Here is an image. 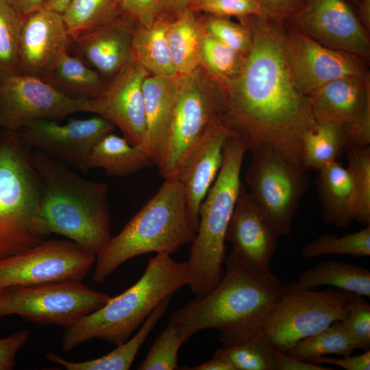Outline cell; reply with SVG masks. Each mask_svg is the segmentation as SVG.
I'll list each match as a JSON object with an SVG mask.
<instances>
[{
  "instance_id": "obj_1",
  "label": "cell",
  "mask_w": 370,
  "mask_h": 370,
  "mask_svg": "<svg viewBox=\"0 0 370 370\" xmlns=\"http://www.w3.org/2000/svg\"><path fill=\"white\" fill-rule=\"evenodd\" d=\"M239 19L250 30L251 47L240 73L221 86L222 121L245 141L248 151L268 144L304 169L302 137L317 123L308 97L296 86L284 58L283 20L265 14Z\"/></svg>"
},
{
  "instance_id": "obj_2",
  "label": "cell",
  "mask_w": 370,
  "mask_h": 370,
  "mask_svg": "<svg viewBox=\"0 0 370 370\" xmlns=\"http://www.w3.org/2000/svg\"><path fill=\"white\" fill-rule=\"evenodd\" d=\"M224 264L225 272L211 291L195 297L169 317L184 342L201 330L215 329L222 346L241 343L262 330L279 298L282 284L274 275L255 271L234 250Z\"/></svg>"
},
{
  "instance_id": "obj_3",
  "label": "cell",
  "mask_w": 370,
  "mask_h": 370,
  "mask_svg": "<svg viewBox=\"0 0 370 370\" xmlns=\"http://www.w3.org/2000/svg\"><path fill=\"white\" fill-rule=\"evenodd\" d=\"M31 162L42 182V214L50 233L96 256L112 237L108 184L85 179L39 150L32 149Z\"/></svg>"
},
{
  "instance_id": "obj_4",
  "label": "cell",
  "mask_w": 370,
  "mask_h": 370,
  "mask_svg": "<svg viewBox=\"0 0 370 370\" xmlns=\"http://www.w3.org/2000/svg\"><path fill=\"white\" fill-rule=\"evenodd\" d=\"M188 283L186 262H177L169 254H157L149 260L134 285L66 328L62 349L68 352L93 338L116 346L125 342L161 301Z\"/></svg>"
},
{
  "instance_id": "obj_5",
  "label": "cell",
  "mask_w": 370,
  "mask_h": 370,
  "mask_svg": "<svg viewBox=\"0 0 370 370\" xmlns=\"http://www.w3.org/2000/svg\"><path fill=\"white\" fill-rule=\"evenodd\" d=\"M196 232L182 184L164 180L157 193L96 255L93 280L103 282L121 264L142 254H174L191 243Z\"/></svg>"
},
{
  "instance_id": "obj_6",
  "label": "cell",
  "mask_w": 370,
  "mask_h": 370,
  "mask_svg": "<svg viewBox=\"0 0 370 370\" xmlns=\"http://www.w3.org/2000/svg\"><path fill=\"white\" fill-rule=\"evenodd\" d=\"M32 149L17 132L0 128V260L49 238L43 188Z\"/></svg>"
},
{
  "instance_id": "obj_7",
  "label": "cell",
  "mask_w": 370,
  "mask_h": 370,
  "mask_svg": "<svg viewBox=\"0 0 370 370\" xmlns=\"http://www.w3.org/2000/svg\"><path fill=\"white\" fill-rule=\"evenodd\" d=\"M248 151L245 141L232 134L223 148L219 172L199 209V226L187 262L191 293L204 296L221 280L226 254L225 234L242 185L241 171Z\"/></svg>"
},
{
  "instance_id": "obj_8",
  "label": "cell",
  "mask_w": 370,
  "mask_h": 370,
  "mask_svg": "<svg viewBox=\"0 0 370 370\" xmlns=\"http://www.w3.org/2000/svg\"><path fill=\"white\" fill-rule=\"evenodd\" d=\"M222 88L201 66L177 76L168 134L157 166L164 180L177 178L193 147L222 119Z\"/></svg>"
},
{
  "instance_id": "obj_9",
  "label": "cell",
  "mask_w": 370,
  "mask_h": 370,
  "mask_svg": "<svg viewBox=\"0 0 370 370\" xmlns=\"http://www.w3.org/2000/svg\"><path fill=\"white\" fill-rule=\"evenodd\" d=\"M352 293L337 288L307 289L297 282L282 284L281 294L268 312L262 331L271 345L286 353L300 340L343 321Z\"/></svg>"
},
{
  "instance_id": "obj_10",
  "label": "cell",
  "mask_w": 370,
  "mask_h": 370,
  "mask_svg": "<svg viewBox=\"0 0 370 370\" xmlns=\"http://www.w3.org/2000/svg\"><path fill=\"white\" fill-rule=\"evenodd\" d=\"M245 173L249 193L259 210L280 236L293 230V220L307 191V171L286 160L268 144L258 145Z\"/></svg>"
},
{
  "instance_id": "obj_11",
  "label": "cell",
  "mask_w": 370,
  "mask_h": 370,
  "mask_svg": "<svg viewBox=\"0 0 370 370\" xmlns=\"http://www.w3.org/2000/svg\"><path fill=\"white\" fill-rule=\"evenodd\" d=\"M110 298L76 280L11 286L0 293V318L17 315L36 324L67 328Z\"/></svg>"
},
{
  "instance_id": "obj_12",
  "label": "cell",
  "mask_w": 370,
  "mask_h": 370,
  "mask_svg": "<svg viewBox=\"0 0 370 370\" xmlns=\"http://www.w3.org/2000/svg\"><path fill=\"white\" fill-rule=\"evenodd\" d=\"M95 262V256L69 239L47 238L0 260V289L82 281Z\"/></svg>"
},
{
  "instance_id": "obj_13",
  "label": "cell",
  "mask_w": 370,
  "mask_h": 370,
  "mask_svg": "<svg viewBox=\"0 0 370 370\" xmlns=\"http://www.w3.org/2000/svg\"><path fill=\"white\" fill-rule=\"evenodd\" d=\"M280 32L288 70L299 90L307 97L338 78L369 75L364 60L321 45L285 20Z\"/></svg>"
},
{
  "instance_id": "obj_14",
  "label": "cell",
  "mask_w": 370,
  "mask_h": 370,
  "mask_svg": "<svg viewBox=\"0 0 370 370\" xmlns=\"http://www.w3.org/2000/svg\"><path fill=\"white\" fill-rule=\"evenodd\" d=\"M94 113L92 99L69 97L41 78L15 74L0 81V128L18 131L38 119Z\"/></svg>"
},
{
  "instance_id": "obj_15",
  "label": "cell",
  "mask_w": 370,
  "mask_h": 370,
  "mask_svg": "<svg viewBox=\"0 0 370 370\" xmlns=\"http://www.w3.org/2000/svg\"><path fill=\"white\" fill-rule=\"evenodd\" d=\"M284 20L324 47L369 60V34L345 0H305Z\"/></svg>"
},
{
  "instance_id": "obj_16",
  "label": "cell",
  "mask_w": 370,
  "mask_h": 370,
  "mask_svg": "<svg viewBox=\"0 0 370 370\" xmlns=\"http://www.w3.org/2000/svg\"><path fill=\"white\" fill-rule=\"evenodd\" d=\"M115 126L101 116L71 119L64 124L49 119L35 120L17 131L21 141L66 164L86 172L88 154Z\"/></svg>"
},
{
  "instance_id": "obj_17",
  "label": "cell",
  "mask_w": 370,
  "mask_h": 370,
  "mask_svg": "<svg viewBox=\"0 0 370 370\" xmlns=\"http://www.w3.org/2000/svg\"><path fill=\"white\" fill-rule=\"evenodd\" d=\"M308 97L317 123H338L352 145H369L370 75L338 78Z\"/></svg>"
},
{
  "instance_id": "obj_18",
  "label": "cell",
  "mask_w": 370,
  "mask_h": 370,
  "mask_svg": "<svg viewBox=\"0 0 370 370\" xmlns=\"http://www.w3.org/2000/svg\"><path fill=\"white\" fill-rule=\"evenodd\" d=\"M149 73L134 60L92 100L94 113L106 119L133 145L146 150L143 83Z\"/></svg>"
},
{
  "instance_id": "obj_19",
  "label": "cell",
  "mask_w": 370,
  "mask_h": 370,
  "mask_svg": "<svg viewBox=\"0 0 370 370\" xmlns=\"http://www.w3.org/2000/svg\"><path fill=\"white\" fill-rule=\"evenodd\" d=\"M71 39L62 14L41 8L23 19L18 47L20 74L42 79L69 51Z\"/></svg>"
},
{
  "instance_id": "obj_20",
  "label": "cell",
  "mask_w": 370,
  "mask_h": 370,
  "mask_svg": "<svg viewBox=\"0 0 370 370\" xmlns=\"http://www.w3.org/2000/svg\"><path fill=\"white\" fill-rule=\"evenodd\" d=\"M136 23L132 18L121 14L71 40L69 52L110 82L134 60L132 39Z\"/></svg>"
},
{
  "instance_id": "obj_21",
  "label": "cell",
  "mask_w": 370,
  "mask_h": 370,
  "mask_svg": "<svg viewBox=\"0 0 370 370\" xmlns=\"http://www.w3.org/2000/svg\"><path fill=\"white\" fill-rule=\"evenodd\" d=\"M278 237L242 184L225 241L232 244L233 250L253 270L271 276L273 274L270 262L278 246Z\"/></svg>"
},
{
  "instance_id": "obj_22",
  "label": "cell",
  "mask_w": 370,
  "mask_h": 370,
  "mask_svg": "<svg viewBox=\"0 0 370 370\" xmlns=\"http://www.w3.org/2000/svg\"><path fill=\"white\" fill-rule=\"evenodd\" d=\"M232 134L222 119L212 125L193 147L177 174L194 229L199 226V209L223 162V148ZM197 233V232H196Z\"/></svg>"
},
{
  "instance_id": "obj_23",
  "label": "cell",
  "mask_w": 370,
  "mask_h": 370,
  "mask_svg": "<svg viewBox=\"0 0 370 370\" xmlns=\"http://www.w3.org/2000/svg\"><path fill=\"white\" fill-rule=\"evenodd\" d=\"M177 76L166 77L149 75L143 83L146 117V151L156 166L160 162L168 134L175 99Z\"/></svg>"
},
{
  "instance_id": "obj_24",
  "label": "cell",
  "mask_w": 370,
  "mask_h": 370,
  "mask_svg": "<svg viewBox=\"0 0 370 370\" xmlns=\"http://www.w3.org/2000/svg\"><path fill=\"white\" fill-rule=\"evenodd\" d=\"M317 193L325 223L336 227L350 226L354 221V195L350 173L337 161L319 170Z\"/></svg>"
},
{
  "instance_id": "obj_25",
  "label": "cell",
  "mask_w": 370,
  "mask_h": 370,
  "mask_svg": "<svg viewBox=\"0 0 370 370\" xmlns=\"http://www.w3.org/2000/svg\"><path fill=\"white\" fill-rule=\"evenodd\" d=\"M174 16L166 14L149 24L136 23L132 39L134 59L151 75L175 77L167 41V28Z\"/></svg>"
},
{
  "instance_id": "obj_26",
  "label": "cell",
  "mask_w": 370,
  "mask_h": 370,
  "mask_svg": "<svg viewBox=\"0 0 370 370\" xmlns=\"http://www.w3.org/2000/svg\"><path fill=\"white\" fill-rule=\"evenodd\" d=\"M154 165L143 147L130 144L125 138L109 133L98 140L87 158L86 172L103 169L108 175L125 177Z\"/></svg>"
},
{
  "instance_id": "obj_27",
  "label": "cell",
  "mask_w": 370,
  "mask_h": 370,
  "mask_svg": "<svg viewBox=\"0 0 370 370\" xmlns=\"http://www.w3.org/2000/svg\"><path fill=\"white\" fill-rule=\"evenodd\" d=\"M171 297V296H169L158 304L136 334L116 345L114 349L106 355L90 360L72 362L62 358L54 352H48L46 358L67 370H127L131 367L145 339L166 311Z\"/></svg>"
},
{
  "instance_id": "obj_28",
  "label": "cell",
  "mask_w": 370,
  "mask_h": 370,
  "mask_svg": "<svg viewBox=\"0 0 370 370\" xmlns=\"http://www.w3.org/2000/svg\"><path fill=\"white\" fill-rule=\"evenodd\" d=\"M204 34L203 18L190 8L180 12L170 21L167 41L178 75L191 73L200 66Z\"/></svg>"
},
{
  "instance_id": "obj_29",
  "label": "cell",
  "mask_w": 370,
  "mask_h": 370,
  "mask_svg": "<svg viewBox=\"0 0 370 370\" xmlns=\"http://www.w3.org/2000/svg\"><path fill=\"white\" fill-rule=\"evenodd\" d=\"M42 79L69 97L83 99H92L109 83L69 51L59 58Z\"/></svg>"
},
{
  "instance_id": "obj_30",
  "label": "cell",
  "mask_w": 370,
  "mask_h": 370,
  "mask_svg": "<svg viewBox=\"0 0 370 370\" xmlns=\"http://www.w3.org/2000/svg\"><path fill=\"white\" fill-rule=\"evenodd\" d=\"M297 282L307 289L329 286L362 297L370 296L369 271L349 262L321 261L300 273Z\"/></svg>"
},
{
  "instance_id": "obj_31",
  "label": "cell",
  "mask_w": 370,
  "mask_h": 370,
  "mask_svg": "<svg viewBox=\"0 0 370 370\" xmlns=\"http://www.w3.org/2000/svg\"><path fill=\"white\" fill-rule=\"evenodd\" d=\"M350 142L344 127L336 123H317L302 137V165L319 171L346 152Z\"/></svg>"
},
{
  "instance_id": "obj_32",
  "label": "cell",
  "mask_w": 370,
  "mask_h": 370,
  "mask_svg": "<svg viewBox=\"0 0 370 370\" xmlns=\"http://www.w3.org/2000/svg\"><path fill=\"white\" fill-rule=\"evenodd\" d=\"M121 14V0H71L62 16L73 40Z\"/></svg>"
},
{
  "instance_id": "obj_33",
  "label": "cell",
  "mask_w": 370,
  "mask_h": 370,
  "mask_svg": "<svg viewBox=\"0 0 370 370\" xmlns=\"http://www.w3.org/2000/svg\"><path fill=\"white\" fill-rule=\"evenodd\" d=\"M355 349L343 322L336 321L321 332L300 340L286 354L308 361L327 354L347 356Z\"/></svg>"
},
{
  "instance_id": "obj_34",
  "label": "cell",
  "mask_w": 370,
  "mask_h": 370,
  "mask_svg": "<svg viewBox=\"0 0 370 370\" xmlns=\"http://www.w3.org/2000/svg\"><path fill=\"white\" fill-rule=\"evenodd\" d=\"M227 362L234 370H278L272 347L263 331L232 346H222L214 353Z\"/></svg>"
},
{
  "instance_id": "obj_35",
  "label": "cell",
  "mask_w": 370,
  "mask_h": 370,
  "mask_svg": "<svg viewBox=\"0 0 370 370\" xmlns=\"http://www.w3.org/2000/svg\"><path fill=\"white\" fill-rule=\"evenodd\" d=\"M246 56L236 52L205 31L201 49V64L221 87L229 84L241 71Z\"/></svg>"
},
{
  "instance_id": "obj_36",
  "label": "cell",
  "mask_w": 370,
  "mask_h": 370,
  "mask_svg": "<svg viewBox=\"0 0 370 370\" xmlns=\"http://www.w3.org/2000/svg\"><path fill=\"white\" fill-rule=\"evenodd\" d=\"M346 153L353 188L354 221L367 227L370 225V147L350 144Z\"/></svg>"
},
{
  "instance_id": "obj_37",
  "label": "cell",
  "mask_w": 370,
  "mask_h": 370,
  "mask_svg": "<svg viewBox=\"0 0 370 370\" xmlns=\"http://www.w3.org/2000/svg\"><path fill=\"white\" fill-rule=\"evenodd\" d=\"M300 254L307 259L334 254L358 258L369 256L370 225L341 237L331 234L320 236L304 245Z\"/></svg>"
},
{
  "instance_id": "obj_38",
  "label": "cell",
  "mask_w": 370,
  "mask_h": 370,
  "mask_svg": "<svg viewBox=\"0 0 370 370\" xmlns=\"http://www.w3.org/2000/svg\"><path fill=\"white\" fill-rule=\"evenodd\" d=\"M24 18L0 0V81L18 74V47Z\"/></svg>"
},
{
  "instance_id": "obj_39",
  "label": "cell",
  "mask_w": 370,
  "mask_h": 370,
  "mask_svg": "<svg viewBox=\"0 0 370 370\" xmlns=\"http://www.w3.org/2000/svg\"><path fill=\"white\" fill-rule=\"evenodd\" d=\"M184 341L177 329L170 323L153 341L149 352L137 369L176 370L178 366V350Z\"/></svg>"
},
{
  "instance_id": "obj_40",
  "label": "cell",
  "mask_w": 370,
  "mask_h": 370,
  "mask_svg": "<svg viewBox=\"0 0 370 370\" xmlns=\"http://www.w3.org/2000/svg\"><path fill=\"white\" fill-rule=\"evenodd\" d=\"M207 34L247 56L251 47V35L249 27L242 22L234 23L227 17L208 14L203 17Z\"/></svg>"
},
{
  "instance_id": "obj_41",
  "label": "cell",
  "mask_w": 370,
  "mask_h": 370,
  "mask_svg": "<svg viewBox=\"0 0 370 370\" xmlns=\"http://www.w3.org/2000/svg\"><path fill=\"white\" fill-rule=\"evenodd\" d=\"M348 312L343 321L356 349L370 350V305L362 296L352 293Z\"/></svg>"
},
{
  "instance_id": "obj_42",
  "label": "cell",
  "mask_w": 370,
  "mask_h": 370,
  "mask_svg": "<svg viewBox=\"0 0 370 370\" xmlns=\"http://www.w3.org/2000/svg\"><path fill=\"white\" fill-rule=\"evenodd\" d=\"M190 9L197 12H204L224 17L236 16L238 18L264 14L259 0H218L197 4Z\"/></svg>"
},
{
  "instance_id": "obj_43",
  "label": "cell",
  "mask_w": 370,
  "mask_h": 370,
  "mask_svg": "<svg viewBox=\"0 0 370 370\" xmlns=\"http://www.w3.org/2000/svg\"><path fill=\"white\" fill-rule=\"evenodd\" d=\"M121 5L122 14L141 24H149L158 17L169 14L163 0H121Z\"/></svg>"
},
{
  "instance_id": "obj_44",
  "label": "cell",
  "mask_w": 370,
  "mask_h": 370,
  "mask_svg": "<svg viewBox=\"0 0 370 370\" xmlns=\"http://www.w3.org/2000/svg\"><path fill=\"white\" fill-rule=\"evenodd\" d=\"M29 336V330H23L0 338V370L14 368L16 355L25 345Z\"/></svg>"
},
{
  "instance_id": "obj_45",
  "label": "cell",
  "mask_w": 370,
  "mask_h": 370,
  "mask_svg": "<svg viewBox=\"0 0 370 370\" xmlns=\"http://www.w3.org/2000/svg\"><path fill=\"white\" fill-rule=\"evenodd\" d=\"M317 364H330L338 366L345 370H369L370 350L365 351L356 356H344L343 358L326 357L324 356L316 357L308 360Z\"/></svg>"
},
{
  "instance_id": "obj_46",
  "label": "cell",
  "mask_w": 370,
  "mask_h": 370,
  "mask_svg": "<svg viewBox=\"0 0 370 370\" xmlns=\"http://www.w3.org/2000/svg\"><path fill=\"white\" fill-rule=\"evenodd\" d=\"M263 14L278 20L286 18L299 10L305 0H259Z\"/></svg>"
},
{
  "instance_id": "obj_47",
  "label": "cell",
  "mask_w": 370,
  "mask_h": 370,
  "mask_svg": "<svg viewBox=\"0 0 370 370\" xmlns=\"http://www.w3.org/2000/svg\"><path fill=\"white\" fill-rule=\"evenodd\" d=\"M272 347V346H271ZM272 353L278 370H330V367L321 366L308 360H301L286 353L279 352L272 347Z\"/></svg>"
},
{
  "instance_id": "obj_48",
  "label": "cell",
  "mask_w": 370,
  "mask_h": 370,
  "mask_svg": "<svg viewBox=\"0 0 370 370\" xmlns=\"http://www.w3.org/2000/svg\"><path fill=\"white\" fill-rule=\"evenodd\" d=\"M21 16L25 18L29 14L41 9L47 0H5Z\"/></svg>"
},
{
  "instance_id": "obj_49",
  "label": "cell",
  "mask_w": 370,
  "mask_h": 370,
  "mask_svg": "<svg viewBox=\"0 0 370 370\" xmlns=\"http://www.w3.org/2000/svg\"><path fill=\"white\" fill-rule=\"evenodd\" d=\"M191 370H234L233 367L223 359L213 356L208 361L196 367L188 368Z\"/></svg>"
},
{
  "instance_id": "obj_50",
  "label": "cell",
  "mask_w": 370,
  "mask_h": 370,
  "mask_svg": "<svg viewBox=\"0 0 370 370\" xmlns=\"http://www.w3.org/2000/svg\"><path fill=\"white\" fill-rule=\"evenodd\" d=\"M163 1L169 13L175 16L186 9L191 8L196 0H163Z\"/></svg>"
},
{
  "instance_id": "obj_51",
  "label": "cell",
  "mask_w": 370,
  "mask_h": 370,
  "mask_svg": "<svg viewBox=\"0 0 370 370\" xmlns=\"http://www.w3.org/2000/svg\"><path fill=\"white\" fill-rule=\"evenodd\" d=\"M358 17L365 29L369 34L370 32V0H361L358 4Z\"/></svg>"
},
{
  "instance_id": "obj_52",
  "label": "cell",
  "mask_w": 370,
  "mask_h": 370,
  "mask_svg": "<svg viewBox=\"0 0 370 370\" xmlns=\"http://www.w3.org/2000/svg\"><path fill=\"white\" fill-rule=\"evenodd\" d=\"M71 0H47L42 8L63 13Z\"/></svg>"
},
{
  "instance_id": "obj_53",
  "label": "cell",
  "mask_w": 370,
  "mask_h": 370,
  "mask_svg": "<svg viewBox=\"0 0 370 370\" xmlns=\"http://www.w3.org/2000/svg\"><path fill=\"white\" fill-rule=\"evenodd\" d=\"M218 1V0H196L195 3L193 6H194L195 5H197V4H201V3H208V2H212V1Z\"/></svg>"
},
{
  "instance_id": "obj_54",
  "label": "cell",
  "mask_w": 370,
  "mask_h": 370,
  "mask_svg": "<svg viewBox=\"0 0 370 370\" xmlns=\"http://www.w3.org/2000/svg\"><path fill=\"white\" fill-rule=\"evenodd\" d=\"M347 1L357 5L361 1V0H347Z\"/></svg>"
},
{
  "instance_id": "obj_55",
  "label": "cell",
  "mask_w": 370,
  "mask_h": 370,
  "mask_svg": "<svg viewBox=\"0 0 370 370\" xmlns=\"http://www.w3.org/2000/svg\"><path fill=\"white\" fill-rule=\"evenodd\" d=\"M1 291H2V289H0V293H1Z\"/></svg>"
}]
</instances>
